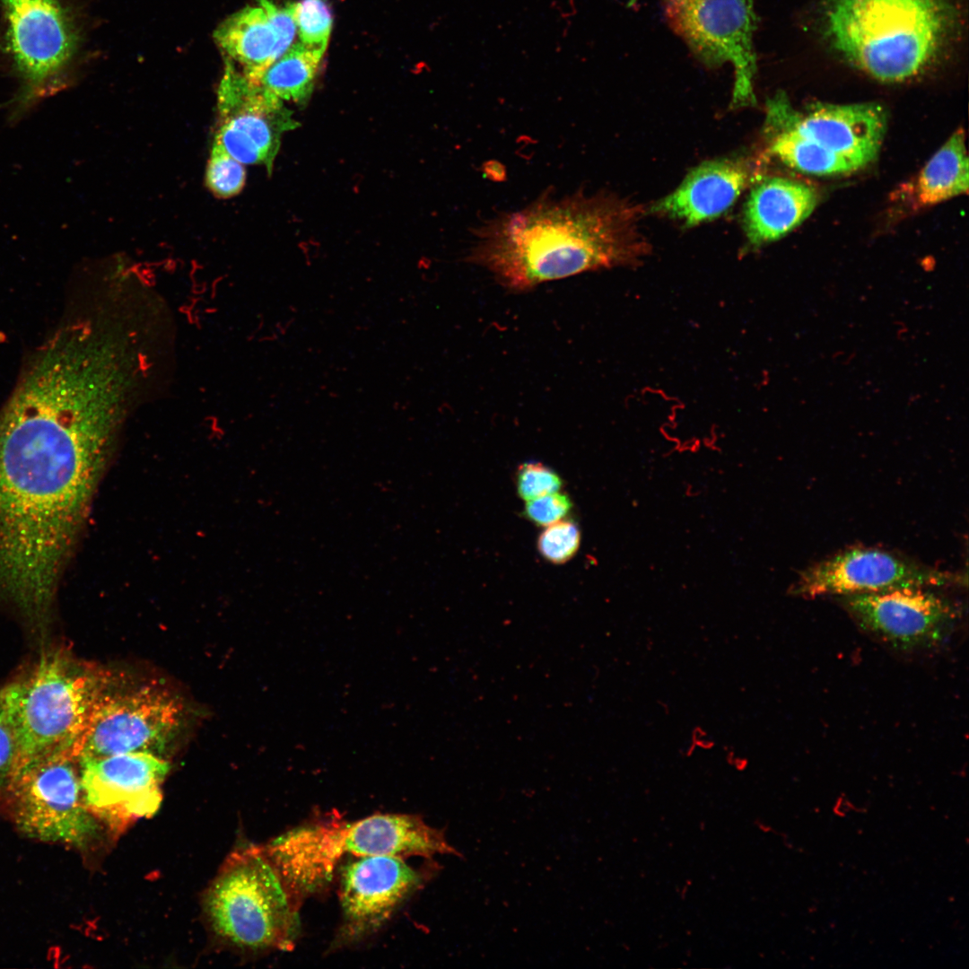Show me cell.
Here are the masks:
<instances>
[{
    "label": "cell",
    "mask_w": 969,
    "mask_h": 969,
    "mask_svg": "<svg viewBox=\"0 0 969 969\" xmlns=\"http://www.w3.org/2000/svg\"><path fill=\"white\" fill-rule=\"evenodd\" d=\"M113 364L54 335L0 411V598L49 615L130 405Z\"/></svg>",
    "instance_id": "obj_1"
},
{
    "label": "cell",
    "mask_w": 969,
    "mask_h": 969,
    "mask_svg": "<svg viewBox=\"0 0 969 969\" xmlns=\"http://www.w3.org/2000/svg\"><path fill=\"white\" fill-rule=\"evenodd\" d=\"M641 216L639 205L610 192L546 189L476 225L467 258L513 291L633 266L650 251Z\"/></svg>",
    "instance_id": "obj_2"
},
{
    "label": "cell",
    "mask_w": 969,
    "mask_h": 969,
    "mask_svg": "<svg viewBox=\"0 0 969 969\" xmlns=\"http://www.w3.org/2000/svg\"><path fill=\"white\" fill-rule=\"evenodd\" d=\"M825 16L833 48L887 83L912 78L931 65L956 22L948 0H830Z\"/></svg>",
    "instance_id": "obj_3"
},
{
    "label": "cell",
    "mask_w": 969,
    "mask_h": 969,
    "mask_svg": "<svg viewBox=\"0 0 969 969\" xmlns=\"http://www.w3.org/2000/svg\"><path fill=\"white\" fill-rule=\"evenodd\" d=\"M263 848L300 904L330 882L345 854L458 855L441 831L406 814H378L353 822L314 821L287 831Z\"/></svg>",
    "instance_id": "obj_4"
},
{
    "label": "cell",
    "mask_w": 969,
    "mask_h": 969,
    "mask_svg": "<svg viewBox=\"0 0 969 969\" xmlns=\"http://www.w3.org/2000/svg\"><path fill=\"white\" fill-rule=\"evenodd\" d=\"M109 678L57 649L43 653L27 676L0 691L18 744L12 779L48 755L73 749Z\"/></svg>",
    "instance_id": "obj_5"
},
{
    "label": "cell",
    "mask_w": 969,
    "mask_h": 969,
    "mask_svg": "<svg viewBox=\"0 0 969 969\" xmlns=\"http://www.w3.org/2000/svg\"><path fill=\"white\" fill-rule=\"evenodd\" d=\"M300 903L263 847L234 851L211 884L205 907L214 930L244 948L293 947Z\"/></svg>",
    "instance_id": "obj_6"
},
{
    "label": "cell",
    "mask_w": 969,
    "mask_h": 969,
    "mask_svg": "<svg viewBox=\"0 0 969 969\" xmlns=\"http://www.w3.org/2000/svg\"><path fill=\"white\" fill-rule=\"evenodd\" d=\"M8 787L15 824L28 837L78 849L100 839L104 825L84 803L79 760L73 749L33 762Z\"/></svg>",
    "instance_id": "obj_7"
},
{
    "label": "cell",
    "mask_w": 969,
    "mask_h": 969,
    "mask_svg": "<svg viewBox=\"0 0 969 969\" xmlns=\"http://www.w3.org/2000/svg\"><path fill=\"white\" fill-rule=\"evenodd\" d=\"M184 708L158 685L116 688L109 678L73 751L78 760L144 752L162 756L179 731Z\"/></svg>",
    "instance_id": "obj_8"
},
{
    "label": "cell",
    "mask_w": 969,
    "mask_h": 969,
    "mask_svg": "<svg viewBox=\"0 0 969 969\" xmlns=\"http://www.w3.org/2000/svg\"><path fill=\"white\" fill-rule=\"evenodd\" d=\"M668 26L704 65L731 63L733 108L755 104L756 15L751 0H660Z\"/></svg>",
    "instance_id": "obj_9"
},
{
    "label": "cell",
    "mask_w": 969,
    "mask_h": 969,
    "mask_svg": "<svg viewBox=\"0 0 969 969\" xmlns=\"http://www.w3.org/2000/svg\"><path fill=\"white\" fill-rule=\"evenodd\" d=\"M860 630L901 652L943 644L960 618L956 606L926 587H903L838 598Z\"/></svg>",
    "instance_id": "obj_10"
},
{
    "label": "cell",
    "mask_w": 969,
    "mask_h": 969,
    "mask_svg": "<svg viewBox=\"0 0 969 969\" xmlns=\"http://www.w3.org/2000/svg\"><path fill=\"white\" fill-rule=\"evenodd\" d=\"M6 45L27 99L57 88L74 57L77 32L63 0H0Z\"/></svg>",
    "instance_id": "obj_11"
},
{
    "label": "cell",
    "mask_w": 969,
    "mask_h": 969,
    "mask_svg": "<svg viewBox=\"0 0 969 969\" xmlns=\"http://www.w3.org/2000/svg\"><path fill=\"white\" fill-rule=\"evenodd\" d=\"M961 582V577L926 567L897 554L856 546L836 553L803 570L791 594L804 598L844 597L903 587L937 588Z\"/></svg>",
    "instance_id": "obj_12"
},
{
    "label": "cell",
    "mask_w": 969,
    "mask_h": 969,
    "mask_svg": "<svg viewBox=\"0 0 969 969\" xmlns=\"http://www.w3.org/2000/svg\"><path fill=\"white\" fill-rule=\"evenodd\" d=\"M79 766L84 803L112 834L158 810L170 771L164 758L144 752L81 759Z\"/></svg>",
    "instance_id": "obj_13"
},
{
    "label": "cell",
    "mask_w": 969,
    "mask_h": 969,
    "mask_svg": "<svg viewBox=\"0 0 969 969\" xmlns=\"http://www.w3.org/2000/svg\"><path fill=\"white\" fill-rule=\"evenodd\" d=\"M215 140L242 164H265L270 173L282 134L297 122L275 98L228 62L217 98Z\"/></svg>",
    "instance_id": "obj_14"
},
{
    "label": "cell",
    "mask_w": 969,
    "mask_h": 969,
    "mask_svg": "<svg viewBox=\"0 0 969 969\" xmlns=\"http://www.w3.org/2000/svg\"><path fill=\"white\" fill-rule=\"evenodd\" d=\"M423 877L398 856H362L347 863L339 892L342 940H354L378 930L420 887Z\"/></svg>",
    "instance_id": "obj_15"
},
{
    "label": "cell",
    "mask_w": 969,
    "mask_h": 969,
    "mask_svg": "<svg viewBox=\"0 0 969 969\" xmlns=\"http://www.w3.org/2000/svg\"><path fill=\"white\" fill-rule=\"evenodd\" d=\"M766 115L767 121L789 127L862 167L876 158L886 130V114L876 103H818L802 113L780 92L768 100Z\"/></svg>",
    "instance_id": "obj_16"
},
{
    "label": "cell",
    "mask_w": 969,
    "mask_h": 969,
    "mask_svg": "<svg viewBox=\"0 0 969 969\" xmlns=\"http://www.w3.org/2000/svg\"><path fill=\"white\" fill-rule=\"evenodd\" d=\"M754 179L742 159L707 161L694 168L670 194L650 211L693 227L724 214Z\"/></svg>",
    "instance_id": "obj_17"
},
{
    "label": "cell",
    "mask_w": 969,
    "mask_h": 969,
    "mask_svg": "<svg viewBox=\"0 0 969 969\" xmlns=\"http://www.w3.org/2000/svg\"><path fill=\"white\" fill-rule=\"evenodd\" d=\"M296 31L288 12L258 0L225 20L216 30L215 39L229 61L240 65L241 73L257 83L292 47Z\"/></svg>",
    "instance_id": "obj_18"
},
{
    "label": "cell",
    "mask_w": 969,
    "mask_h": 969,
    "mask_svg": "<svg viewBox=\"0 0 969 969\" xmlns=\"http://www.w3.org/2000/svg\"><path fill=\"white\" fill-rule=\"evenodd\" d=\"M816 204V191L803 182L779 177L759 180L743 211L748 244L759 248L785 236L810 215Z\"/></svg>",
    "instance_id": "obj_19"
},
{
    "label": "cell",
    "mask_w": 969,
    "mask_h": 969,
    "mask_svg": "<svg viewBox=\"0 0 969 969\" xmlns=\"http://www.w3.org/2000/svg\"><path fill=\"white\" fill-rule=\"evenodd\" d=\"M968 187L965 133L958 129L921 170L917 183L918 201L922 205H932L966 193Z\"/></svg>",
    "instance_id": "obj_20"
},
{
    "label": "cell",
    "mask_w": 969,
    "mask_h": 969,
    "mask_svg": "<svg viewBox=\"0 0 969 969\" xmlns=\"http://www.w3.org/2000/svg\"><path fill=\"white\" fill-rule=\"evenodd\" d=\"M769 153L789 167L813 175L853 172L862 166L799 135L784 126L765 121Z\"/></svg>",
    "instance_id": "obj_21"
},
{
    "label": "cell",
    "mask_w": 969,
    "mask_h": 969,
    "mask_svg": "<svg viewBox=\"0 0 969 969\" xmlns=\"http://www.w3.org/2000/svg\"><path fill=\"white\" fill-rule=\"evenodd\" d=\"M325 50L298 42L268 66L258 83L280 100L305 101L314 86Z\"/></svg>",
    "instance_id": "obj_22"
},
{
    "label": "cell",
    "mask_w": 969,
    "mask_h": 969,
    "mask_svg": "<svg viewBox=\"0 0 969 969\" xmlns=\"http://www.w3.org/2000/svg\"><path fill=\"white\" fill-rule=\"evenodd\" d=\"M245 179L243 164L214 140L205 173V183L210 191L217 197L229 198L241 191Z\"/></svg>",
    "instance_id": "obj_23"
},
{
    "label": "cell",
    "mask_w": 969,
    "mask_h": 969,
    "mask_svg": "<svg viewBox=\"0 0 969 969\" xmlns=\"http://www.w3.org/2000/svg\"><path fill=\"white\" fill-rule=\"evenodd\" d=\"M293 15L300 42L326 50L333 22L326 0H300L293 4Z\"/></svg>",
    "instance_id": "obj_24"
},
{
    "label": "cell",
    "mask_w": 969,
    "mask_h": 969,
    "mask_svg": "<svg viewBox=\"0 0 969 969\" xmlns=\"http://www.w3.org/2000/svg\"><path fill=\"white\" fill-rule=\"evenodd\" d=\"M581 544V530L572 520L551 524L539 535L537 549L547 561L561 564L571 560Z\"/></svg>",
    "instance_id": "obj_25"
},
{
    "label": "cell",
    "mask_w": 969,
    "mask_h": 969,
    "mask_svg": "<svg viewBox=\"0 0 969 969\" xmlns=\"http://www.w3.org/2000/svg\"><path fill=\"white\" fill-rule=\"evenodd\" d=\"M562 486L561 476L554 469L539 462L523 463L517 470V492L525 501L560 491Z\"/></svg>",
    "instance_id": "obj_26"
},
{
    "label": "cell",
    "mask_w": 969,
    "mask_h": 969,
    "mask_svg": "<svg viewBox=\"0 0 969 969\" xmlns=\"http://www.w3.org/2000/svg\"><path fill=\"white\" fill-rule=\"evenodd\" d=\"M526 502L523 510L524 517L542 527L562 520L572 508V502L568 494L560 491Z\"/></svg>",
    "instance_id": "obj_27"
},
{
    "label": "cell",
    "mask_w": 969,
    "mask_h": 969,
    "mask_svg": "<svg viewBox=\"0 0 969 969\" xmlns=\"http://www.w3.org/2000/svg\"><path fill=\"white\" fill-rule=\"evenodd\" d=\"M18 756V744L12 720L0 701V786L10 782Z\"/></svg>",
    "instance_id": "obj_28"
}]
</instances>
